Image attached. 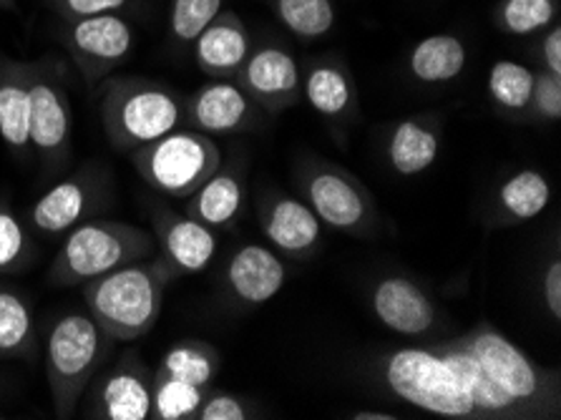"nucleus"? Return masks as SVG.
<instances>
[{
	"label": "nucleus",
	"instance_id": "1",
	"mask_svg": "<svg viewBox=\"0 0 561 420\" xmlns=\"http://www.w3.org/2000/svg\"><path fill=\"white\" fill-rule=\"evenodd\" d=\"M458 342L479 360L483 373L514 402L522 420L561 418V373L543 367L514 345L494 325L481 320L458 336Z\"/></svg>",
	"mask_w": 561,
	"mask_h": 420
},
{
	"label": "nucleus",
	"instance_id": "2",
	"mask_svg": "<svg viewBox=\"0 0 561 420\" xmlns=\"http://www.w3.org/2000/svg\"><path fill=\"white\" fill-rule=\"evenodd\" d=\"M172 282L154 257L124 264L83 285L89 315L114 342L147 338L164 310V293Z\"/></svg>",
	"mask_w": 561,
	"mask_h": 420
},
{
	"label": "nucleus",
	"instance_id": "3",
	"mask_svg": "<svg viewBox=\"0 0 561 420\" xmlns=\"http://www.w3.org/2000/svg\"><path fill=\"white\" fill-rule=\"evenodd\" d=\"M101 126L118 154L184 126V99L172 86L131 73H112L101 81Z\"/></svg>",
	"mask_w": 561,
	"mask_h": 420
},
{
	"label": "nucleus",
	"instance_id": "4",
	"mask_svg": "<svg viewBox=\"0 0 561 420\" xmlns=\"http://www.w3.org/2000/svg\"><path fill=\"white\" fill-rule=\"evenodd\" d=\"M114 340L89 313H64L46 336L44 367L56 418H73L91 381L106 365Z\"/></svg>",
	"mask_w": 561,
	"mask_h": 420
},
{
	"label": "nucleus",
	"instance_id": "5",
	"mask_svg": "<svg viewBox=\"0 0 561 420\" xmlns=\"http://www.w3.org/2000/svg\"><path fill=\"white\" fill-rule=\"evenodd\" d=\"M154 254L157 239L151 231L118 219H87L66 235L48 268V282L54 287L87 285L93 277Z\"/></svg>",
	"mask_w": 561,
	"mask_h": 420
},
{
	"label": "nucleus",
	"instance_id": "6",
	"mask_svg": "<svg viewBox=\"0 0 561 420\" xmlns=\"http://www.w3.org/2000/svg\"><path fill=\"white\" fill-rule=\"evenodd\" d=\"M378 367L396 398L438 418L481 420L454 367L428 345L388 350L380 355Z\"/></svg>",
	"mask_w": 561,
	"mask_h": 420
},
{
	"label": "nucleus",
	"instance_id": "7",
	"mask_svg": "<svg viewBox=\"0 0 561 420\" xmlns=\"http://www.w3.org/2000/svg\"><path fill=\"white\" fill-rule=\"evenodd\" d=\"M295 184L322 225L358 239H370L380 231L378 204L351 169L314 154H300L295 159Z\"/></svg>",
	"mask_w": 561,
	"mask_h": 420
},
{
	"label": "nucleus",
	"instance_id": "8",
	"mask_svg": "<svg viewBox=\"0 0 561 420\" xmlns=\"http://www.w3.org/2000/svg\"><path fill=\"white\" fill-rule=\"evenodd\" d=\"M129 157L136 174L151 190L172 200H190L225 159L211 136L194 132L190 126H180L144 144Z\"/></svg>",
	"mask_w": 561,
	"mask_h": 420
},
{
	"label": "nucleus",
	"instance_id": "9",
	"mask_svg": "<svg viewBox=\"0 0 561 420\" xmlns=\"http://www.w3.org/2000/svg\"><path fill=\"white\" fill-rule=\"evenodd\" d=\"M28 136L44 174L50 177L68 167L73 149V111L66 68L56 56L38 58L33 66Z\"/></svg>",
	"mask_w": 561,
	"mask_h": 420
},
{
	"label": "nucleus",
	"instance_id": "10",
	"mask_svg": "<svg viewBox=\"0 0 561 420\" xmlns=\"http://www.w3.org/2000/svg\"><path fill=\"white\" fill-rule=\"evenodd\" d=\"M58 36L89 89H96L101 81L108 79L131 56L134 48L131 23L116 13L64 21Z\"/></svg>",
	"mask_w": 561,
	"mask_h": 420
},
{
	"label": "nucleus",
	"instance_id": "11",
	"mask_svg": "<svg viewBox=\"0 0 561 420\" xmlns=\"http://www.w3.org/2000/svg\"><path fill=\"white\" fill-rule=\"evenodd\" d=\"M112 200V177L101 167H87L79 174L61 179L33 204L28 227L36 235L56 237L68 235L81 222L93 219L104 204Z\"/></svg>",
	"mask_w": 561,
	"mask_h": 420
},
{
	"label": "nucleus",
	"instance_id": "12",
	"mask_svg": "<svg viewBox=\"0 0 561 420\" xmlns=\"http://www.w3.org/2000/svg\"><path fill=\"white\" fill-rule=\"evenodd\" d=\"M151 390H154V367L144 363L141 353L124 350L122 355L101 367L91 381L87 396V418L99 420H149Z\"/></svg>",
	"mask_w": 561,
	"mask_h": 420
},
{
	"label": "nucleus",
	"instance_id": "13",
	"mask_svg": "<svg viewBox=\"0 0 561 420\" xmlns=\"http://www.w3.org/2000/svg\"><path fill=\"white\" fill-rule=\"evenodd\" d=\"M151 235L157 239V254L161 272L169 282L190 277L207 270L217 254V235L202 222L192 219L190 214L174 212L164 204H149Z\"/></svg>",
	"mask_w": 561,
	"mask_h": 420
},
{
	"label": "nucleus",
	"instance_id": "14",
	"mask_svg": "<svg viewBox=\"0 0 561 420\" xmlns=\"http://www.w3.org/2000/svg\"><path fill=\"white\" fill-rule=\"evenodd\" d=\"M232 81L248 93L262 114H283L302 99L300 64L295 61L290 50L275 43H262L252 48Z\"/></svg>",
	"mask_w": 561,
	"mask_h": 420
},
{
	"label": "nucleus",
	"instance_id": "15",
	"mask_svg": "<svg viewBox=\"0 0 561 420\" xmlns=\"http://www.w3.org/2000/svg\"><path fill=\"white\" fill-rule=\"evenodd\" d=\"M370 310L382 328L403 338H426L440 322V310L426 290L405 274H386L370 287Z\"/></svg>",
	"mask_w": 561,
	"mask_h": 420
},
{
	"label": "nucleus",
	"instance_id": "16",
	"mask_svg": "<svg viewBox=\"0 0 561 420\" xmlns=\"http://www.w3.org/2000/svg\"><path fill=\"white\" fill-rule=\"evenodd\" d=\"M257 222L270 245L295 260H310L322 245V222L308 204L279 190L257 194Z\"/></svg>",
	"mask_w": 561,
	"mask_h": 420
},
{
	"label": "nucleus",
	"instance_id": "17",
	"mask_svg": "<svg viewBox=\"0 0 561 420\" xmlns=\"http://www.w3.org/2000/svg\"><path fill=\"white\" fill-rule=\"evenodd\" d=\"M262 122V111L234 81L211 79L184 101V126L207 136L250 132Z\"/></svg>",
	"mask_w": 561,
	"mask_h": 420
},
{
	"label": "nucleus",
	"instance_id": "18",
	"mask_svg": "<svg viewBox=\"0 0 561 420\" xmlns=\"http://www.w3.org/2000/svg\"><path fill=\"white\" fill-rule=\"evenodd\" d=\"M302 93L308 104L335 126H347L360 118V97L351 64L343 54H325L305 66Z\"/></svg>",
	"mask_w": 561,
	"mask_h": 420
},
{
	"label": "nucleus",
	"instance_id": "19",
	"mask_svg": "<svg viewBox=\"0 0 561 420\" xmlns=\"http://www.w3.org/2000/svg\"><path fill=\"white\" fill-rule=\"evenodd\" d=\"M244 207H248V169L240 157H234L229 161L222 159L215 174L186 200L184 214L217 231L232 229L242 219Z\"/></svg>",
	"mask_w": 561,
	"mask_h": 420
},
{
	"label": "nucleus",
	"instance_id": "20",
	"mask_svg": "<svg viewBox=\"0 0 561 420\" xmlns=\"http://www.w3.org/2000/svg\"><path fill=\"white\" fill-rule=\"evenodd\" d=\"M222 280L237 305L260 307L285 287L287 268L270 247L244 245L229 257Z\"/></svg>",
	"mask_w": 561,
	"mask_h": 420
},
{
	"label": "nucleus",
	"instance_id": "21",
	"mask_svg": "<svg viewBox=\"0 0 561 420\" xmlns=\"http://www.w3.org/2000/svg\"><path fill=\"white\" fill-rule=\"evenodd\" d=\"M194 46V64L209 79L232 81L252 50V38L244 21L234 11L219 15L204 29Z\"/></svg>",
	"mask_w": 561,
	"mask_h": 420
},
{
	"label": "nucleus",
	"instance_id": "22",
	"mask_svg": "<svg viewBox=\"0 0 561 420\" xmlns=\"http://www.w3.org/2000/svg\"><path fill=\"white\" fill-rule=\"evenodd\" d=\"M36 61H21L0 50V139L19 159L31 157L28 109Z\"/></svg>",
	"mask_w": 561,
	"mask_h": 420
},
{
	"label": "nucleus",
	"instance_id": "23",
	"mask_svg": "<svg viewBox=\"0 0 561 420\" xmlns=\"http://www.w3.org/2000/svg\"><path fill=\"white\" fill-rule=\"evenodd\" d=\"M440 141H444V118L433 111L401 118L388 132V164L401 177L423 174L438 159Z\"/></svg>",
	"mask_w": 561,
	"mask_h": 420
},
{
	"label": "nucleus",
	"instance_id": "24",
	"mask_svg": "<svg viewBox=\"0 0 561 420\" xmlns=\"http://www.w3.org/2000/svg\"><path fill=\"white\" fill-rule=\"evenodd\" d=\"M428 348L436 350L454 367V373L461 378L463 388L469 390L476 410L481 413V420H522V413L514 408V402L496 388L494 381L483 373L479 360L458 342V338L431 342Z\"/></svg>",
	"mask_w": 561,
	"mask_h": 420
},
{
	"label": "nucleus",
	"instance_id": "25",
	"mask_svg": "<svg viewBox=\"0 0 561 420\" xmlns=\"http://www.w3.org/2000/svg\"><path fill=\"white\" fill-rule=\"evenodd\" d=\"M469 64V48L454 33H433L419 41L408 56V71L415 81L440 86L456 81Z\"/></svg>",
	"mask_w": 561,
	"mask_h": 420
},
{
	"label": "nucleus",
	"instance_id": "26",
	"mask_svg": "<svg viewBox=\"0 0 561 420\" xmlns=\"http://www.w3.org/2000/svg\"><path fill=\"white\" fill-rule=\"evenodd\" d=\"M551 184L537 169H522L506 179L496 192L494 217L501 227L524 225L549 207Z\"/></svg>",
	"mask_w": 561,
	"mask_h": 420
},
{
	"label": "nucleus",
	"instance_id": "27",
	"mask_svg": "<svg viewBox=\"0 0 561 420\" xmlns=\"http://www.w3.org/2000/svg\"><path fill=\"white\" fill-rule=\"evenodd\" d=\"M219 367H222V355H219V350L207 340L190 338L174 342V345L159 357L154 375L192 383L197 385V388H211Z\"/></svg>",
	"mask_w": 561,
	"mask_h": 420
},
{
	"label": "nucleus",
	"instance_id": "28",
	"mask_svg": "<svg viewBox=\"0 0 561 420\" xmlns=\"http://www.w3.org/2000/svg\"><path fill=\"white\" fill-rule=\"evenodd\" d=\"M38 336L33 310L19 290L0 285V357H31Z\"/></svg>",
	"mask_w": 561,
	"mask_h": 420
},
{
	"label": "nucleus",
	"instance_id": "29",
	"mask_svg": "<svg viewBox=\"0 0 561 420\" xmlns=\"http://www.w3.org/2000/svg\"><path fill=\"white\" fill-rule=\"evenodd\" d=\"M534 71L516 61H496L489 71L486 91L494 106L504 111L506 116L529 118L531 106V89H534Z\"/></svg>",
	"mask_w": 561,
	"mask_h": 420
},
{
	"label": "nucleus",
	"instance_id": "30",
	"mask_svg": "<svg viewBox=\"0 0 561 420\" xmlns=\"http://www.w3.org/2000/svg\"><path fill=\"white\" fill-rule=\"evenodd\" d=\"M277 21L300 41H318L335 25L333 0H270Z\"/></svg>",
	"mask_w": 561,
	"mask_h": 420
},
{
	"label": "nucleus",
	"instance_id": "31",
	"mask_svg": "<svg viewBox=\"0 0 561 420\" xmlns=\"http://www.w3.org/2000/svg\"><path fill=\"white\" fill-rule=\"evenodd\" d=\"M559 21V0H499L494 23L506 36H534Z\"/></svg>",
	"mask_w": 561,
	"mask_h": 420
},
{
	"label": "nucleus",
	"instance_id": "32",
	"mask_svg": "<svg viewBox=\"0 0 561 420\" xmlns=\"http://www.w3.org/2000/svg\"><path fill=\"white\" fill-rule=\"evenodd\" d=\"M33 260H36V245L28 222L19 217L5 194H0V274L25 270Z\"/></svg>",
	"mask_w": 561,
	"mask_h": 420
},
{
	"label": "nucleus",
	"instance_id": "33",
	"mask_svg": "<svg viewBox=\"0 0 561 420\" xmlns=\"http://www.w3.org/2000/svg\"><path fill=\"white\" fill-rule=\"evenodd\" d=\"M207 388L154 375V390H151V416L154 420H194L197 408Z\"/></svg>",
	"mask_w": 561,
	"mask_h": 420
},
{
	"label": "nucleus",
	"instance_id": "34",
	"mask_svg": "<svg viewBox=\"0 0 561 420\" xmlns=\"http://www.w3.org/2000/svg\"><path fill=\"white\" fill-rule=\"evenodd\" d=\"M219 11H222V0H172V11H169L172 38L190 46L217 19Z\"/></svg>",
	"mask_w": 561,
	"mask_h": 420
},
{
	"label": "nucleus",
	"instance_id": "35",
	"mask_svg": "<svg viewBox=\"0 0 561 420\" xmlns=\"http://www.w3.org/2000/svg\"><path fill=\"white\" fill-rule=\"evenodd\" d=\"M561 118V76L549 71H534L529 122L557 124Z\"/></svg>",
	"mask_w": 561,
	"mask_h": 420
},
{
	"label": "nucleus",
	"instance_id": "36",
	"mask_svg": "<svg viewBox=\"0 0 561 420\" xmlns=\"http://www.w3.org/2000/svg\"><path fill=\"white\" fill-rule=\"evenodd\" d=\"M254 418V408L248 398L237 396L229 390L207 388L197 408L194 420H250Z\"/></svg>",
	"mask_w": 561,
	"mask_h": 420
},
{
	"label": "nucleus",
	"instance_id": "37",
	"mask_svg": "<svg viewBox=\"0 0 561 420\" xmlns=\"http://www.w3.org/2000/svg\"><path fill=\"white\" fill-rule=\"evenodd\" d=\"M48 5L61 21H79L89 15L122 11L129 5V0H48Z\"/></svg>",
	"mask_w": 561,
	"mask_h": 420
},
{
	"label": "nucleus",
	"instance_id": "38",
	"mask_svg": "<svg viewBox=\"0 0 561 420\" xmlns=\"http://www.w3.org/2000/svg\"><path fill=\"white\" fill-rule=\"evenodd\" d=\"M539 64L543 71L561 76V25L551 23L547 31H541V41L537 48Z\"/></svg>",
	"mask_w": 561,
	"mask_h": 420
},
{
	"label": "nucleus",
	"instance_id": "39",
	"mask_svg": "<svg viewBox=\"0 0 561 420\" xmlns=\"http://www.w3.org/2000/svg\"><path fill=\"white\" fill-rule=\"evenodd\" d=\"M541 295L549 315L559 322L561 320V257H554V260L549 262V268L543 270Z\"/></svg>",
	"mask_w": 561,
	"mask_h": 420
},
{
	"label": "nucleus",
	"instance_id": "40",
	"mask_svg": "<svg viewBox=\"0 0 561 420\" xmlns=\"http://www.w3.org/2000/svg\"><path fill=\"white\" fill-rule=\"evenodd\" d=\"M347 418H353V420H398L401 416L386 413V410H355V413H351Z\"/></svg>",
	"mask_w": 561,
	"mask_h": 420
},
{
	"label": "nucleus",
	"instance_id": "41",
	"mask_svg": "<svg viewBox=\"0 0 561 420\" xmlns=\"http://www.w3.org/2000/svg\"><path fill=\"white\" fill-rule=\"evenodd\" d=\"M15 8H19V0H0V11H5V13H13Z\"/></svg>",
	"mask_w": 561,
	"mask_h": 420
}]
</instances>
